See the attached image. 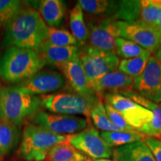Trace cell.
I'll return each instance as SVG.
<instances>
[{
  "instance_id": "1",
  "label": "cell",
  "mask_w": 161,
  "mask_h": 161,
  "mask_svg": "<svg viewBox=\"0 0 161 161\" xmlns=\"http://www.w3.org/2000/svg\"><path fill=\"white\" fill-rule=\"evenodd\" d=\"M48 31L49 27L38 11L31 8H21L7 24L2 46H14L37 52L47 39Z\"/></svg>"
},
{
  "instance_id": "2",
  "label": "cell",
  "mask_w": 161,
  "mask_h": 161,
  "mask_svg": "<svg viewBox=\"0 0 161 161\" xmlns=\"http://www.w3.org/2000/svg\"><path fill=\"white\" fill-rule=\"evenodd\" d=\"M45 66L39 54L32 49L13 46L0 55V76L10 83L23 82Z\"/></svg>"
},
{
  "instance_id": "3",
  "label": "cell",
  "mask_w": 161,
  "mask_h": 161,
  "mask_svg": "<svg viewBox=\"0 0 161 161\" xmlns=\"http://www.w3.org/2000/svg\"><path fill=\"white\" fill-rule=\"evenodd\" d=\"M41 105L40 98L17 86L0 87V120L19 126Z\"/></svg>"
},
{
  "instance_id": "4",
  "label": "cell",
  "mask_w": 161,
  "mask_h": 161,
  "mask_svg": "<svg viewBox=\"0 0 161 161\" xmlns=\"http://www.w3.org/2000/svg\"><path fill=\"white\" fill-rule=\"evenodd\" d=\"M69 136L55 134L37 125L27 124L24 128L18 154L26 161H43L52 148L69 140Z\"/></svg>"
},
{
  "instance_id": "5",
  "label": "cell",
  "mask_w": 161,
  "mask_h": 161,
  "mask_svg": "<svg viewBox=\"0 0 161 161\" xmlns=\"http://www.w3.org/2000/svg\"><path fill=\"white\" fill-rule=\"evenodd\" d=\"M41 105L53 114L83 115L90 117L92 109L102 100L97 94L80 95L77 92H61L41 96Z\"/></svg>"
},
{
  "instance_id": "6",
  "label": "cell",
  "mask_w": 161,
  "mask_h": 161,
  "mask_svg": "<svg viewBox=\"0 0 161 161\" xmlns=\"http://www.w3.org/2000/svg\"><path fill=\"white\" fill-rule=\"evenodd\" d=\"M79 59L90 84L118 69L119 60L116 53L95 49L90 46L79 51Z\"/></svg>"
},
{
  "instance_id": "7",
  "label": "cell",
  "mask_w": 161,
  "mask_h": 161,
  "mask_svg": "<svg viewBox=\"0 0 161 161\" xmlns=\"http://www.w3.org/2000/svg\"><path fill=\"white\" fill-rule=\"evenodd\" d=\"M33 121L37 125L64 136L79 133L85 130L88 125V120L81 116L49 114L44 111L35 113Z\"/></svg>"
},
{
  "instance_id": "8",
  "label": "cell",
  "mask_w": 161,
  "mask_h": 161,
  "mask_svg": "<svg viewBox=\"0 0 161 161\" xmlns=\"http://www.w3.org/2000/svg\"><path fill=\"white\" fill-rule=\"evenodd\" d=\"M120 37L131 40L149 53L157 52L161 45V35L154 27L140 21H117Z\"/></svg>"
},
{
  "instance_id": "9",
  "label": "cell",
  "mask_w": 161,
  "mask_h": 161,
  "mask_svg": "<svg viewBox=\"0 0 161 161\" xmlns=\"http://www.w3.org/2000/svg\"><path fill=\"white\" fill-rule=\"evenodd\" d=\"M134 91L155 103H161V63L150 56L144 71L134 78Z\"/></svg>"
},
{
  "instance_id": "10",
  "label": "cell",
  "mask_w": 161,
  "mask_h": 161,
  "mask_svg": "<svg viewBox=\"0 0 161 161\" xmlns=\"http://www.w3.org/2000/svg\"><path fill=\"white\" fill-rule=\"evenodd\" d=\"M69 141L78 151L95 160L107 159L112 156V148L106 143L96 128H86L77 134L69 135Z\"/></svg>"
},
{
  "instance_id": "11",
  "label": "cell",
  "mask_w": 161,
  "mask_h": 161,
  "mask_svg": "<svg viewBox=\"0 0 161 161\" xmlns=\"http://www.w3.org/2000/svg\"><path fill=\"white\" fill-rule=\"evenodd\" d=\"M65 85L66 79L61 73L55 70L43 69L16 86L23 91L36 96L56 92Z\"/></svg>"
},
{
  "instance_id": "12",
  "label": "cell",
  "mask_w": 161,
  "mask_h": 161,
  "mask_svg": "<svg viewBox=\"0 0 161 161\" xmlns=\"http://www.w3.org/2000/svg\"><path fill=\"white\" fill-rule=\"evenodd\" d=\"M89 33V46L102 51L115 53L116 40L120 37V29L115 18L102 19L92 26Z\"/></svg>"
},
{
  "instance_id": "13",
  "label": "cell",
  "mask_w": 161,
  "mask_h": 161,
  "mask_svg": "<svg viewBox=\"0 0 161 161\" xmlns=\"http://www.w3.org/2000/svg\"><path fill=\"white\" fill-rule=\"evenodd\" d=\"M134 78L116 70L104 75L90 84V88L101 98L102 94L120 93L122 91L132 90Z\"/></svg>"
},
{
  "instance_id": "14",
  "label": "cell",
  "mask_w": 161,
  "mask_h": 161,
  "mask_svg": "<svg viewBox=\"0 0 161 161\" xmlns=\"http://www.w3.org/2000/svg\"><path fill=\"white\" fill-rule=\"evenodd\" d=\"M71 87L80 95L96 94L90 86L89 80L80 63L79 56H76L60 68Z\"/></svg>"
},
{
  "instance_id": "15",
  "label": "cell",
  "mask_w": 161,
  "mask_h": 161,
  "mask_svg": "<svg viewBox=\"0 0 161 161\" xmlns=\"http://www.w3.org/2000/svg\"><path fill=\"white\" fill-rule=\"evenodd\" d=\"M46 64L58 68L67 64L79 55L77 46H56L50 45L45 41L37 52Z\"/></svg>"
},
{
  "instance_id": "16",
  "label": "cell",
  "mask_w": 161,
  "mask_h": 161,
  "mask_svg": "<svg viewBox=\"0 0 161 161\" xmlns=\"http://www.w3.org/2000/svg\"><path fill=\"white\" fill-rule=\"evenodd\" d=\"M112 155L116 161H157L143 141L114 148Z\"/></svg>"
},
{
  "instance_id": "17",
  "label": "cell",
  "mask_w": 161,
  "mask_h": 161,
  "mask_svg": "<svg viewBox=\"0 0 161 161\" xmlns=\"http://www.w3.org/2000/svg\"><path fill=\"white\" fill-rule=\"evenodd\" d=\"M64 4L60 0H42L38 6L40 17L51 27L58 26L64 17Z\"/></svg>"
},
{
  "instance_id": "18",
  "label": "cell",
  "mask_w": 161,
  "mask_h": 161,
  "mask_svg": "<svg viewBox=\"0 0 161 161\" xmlns=\"http://www.w3.org/2000/svg\"><path fill=\"white\" fill-rule=\"evenodd\" d=\"M20 132L15 125L0 120V158L8 154L17 146Z\"/></svg>"
},
{
  "instance_id": "19",
  "label": "cell",
  "mask_w": 161,
  "mask_h": 161,
  "mask_svg": "<svg viewBox=\"0 0 161 161\" xmlns=\"http://www.w3.org/2000/svg\"><path fill=\"white\" fill-rule=\"evenodd\" d=\"M49 161H86L87 158L70 143L69 140L55 145L47 156Z\"/></svg>"
},
{
  "instance_id": "20",
  "label": "cell",
  "mask_w": 161,
  "mask_h": 161,
  "mask_svg": "<svg viewBox=\"0 0 161 161\" xmlns=\"http://www.w3.org/2000/svg\"><path fill=\"white\" fill-rule=\"evenodd\" d=\"M69 27L72 35L78 43L84 45L89 38V31L84 22L83 10L78 3L75 4L69 14Z\"/></svg>"
},
{
  "instance_id": "21",
  "label": "cell",
  "mask_w": 161,
  "mask_h": 161,
  "mask_svg": "<svg viewBox=\"0 0 161 161\" xmlns=\"http://www.w3.org/2000/svg\"><path fill=\"white\" fill-rule=\"evenodd\" d=\"M100 135L111 148L143 141L146 137L137 131H102Z\"/></svg>"
},
{
  "instance_id": "22",
  "label": "cell",
  "mask_w": 161,
  "mask_h": 161,
  "mask_svg": "<svg viewBox=\"0 0 161 161\" xmlns=\"http://www.w3.org/2000/svg\"><path fill=\"white\" fill-rule=\"evenodd\" d=\"M140 8L139 21L154 28L160 15L161 0L140 1Z\"/></svg>"
},
{
  "instance_id": "23",
  "label": "cell",
  "mask_w": 161,
  "mask_h": 161,
  "mask_svg": "<svg viewBox=\"0 0 161 161\" xmlns=\"http://www.w3.org/2000/svg\"><path fill=\"white\" fill-rule=\"evenodd\" d=\"M115 52L116 55L123 59H131L140 56L152 55L134 42L121 37L116 40Z\"/></svg>"
},
{
  "instance_id": "24",
  "label": "cell",
  "mask_w": 161,
  "mask_h": 161,
  "mask_svg": "<svg viewBox=\"0 0 161 161\" xmlns=\"http://www.w3.org/2000/svg\"><path fill=\"white\" fill-rule=\"evenodd\" d=\"M90 117L96 128L103 131H126L115 125L110 120L106 113L104 104L102 100L99 101L95 108L92 109Z\"/></svg>"
},
{
  "instance_id": "25",
  "label": "cell",
  "mask_w": 161,
  "mask_h": 161,
  "mask_svg": "<svg viewBox=\"0 0 161 161\" xmlns=\"http://www.w3.org/2000/svg\"><path fill=\"white\" fill-rule=\"evenodd\" d=\"M140 13V1H119L116 4L114 18L124 22L139 21Z\"/></svg>"
},
{
  "instance_id": "26",
  "label": "cell",
  "mask_w": 161,
  "mask_h": 161,
  "mask_svg": "<svg viewBox=\"0 0 161 161\" xmlns=\"http://www.w3.org/2000/svg\"><path fill=\"white\" fill-rule=\"evenodd\" d=\"M150 56L143 55L131 59L120 60L118 68L119 71L123 72L124 74L133 78L138 77L144 71Z\"/></svg>"
},
{
  "instance_id": "27",
  "label": "cell",
  "mask_w": 161,
  "mask_h": 161,
  "mask_svg": "<svg viewBox=\"0 0 161 161\" xmlns=\"http://www.w3.org/2000/svg\"><path fill=\"white\" fill-rule=\"evenodd\" d=\"M46 43L56 46H76L77 40L70 32L64 29L49 27Z\"/></svg>"
},
{
  "instance_id": "28",
  "label": "cell",
  "mask_w": 161,
  "mask_h": 161,
  "mask_svg": "<svg viewBox=\"0 0 161 161\" xmlns=\"http://www.w3.org/2000/svg\"><path fill=\"white\" fill-rule=\"evenodd\" d=\"M119 94L125 96V97L128 98L134 102H135L136 104L151 110L161 120V108L158 103H155V102H152V101L148 99V98H146L132 90H124V91H122Z\"/></svg>"
},
{
  "instance_id": "29",
  "label": "cell",
  "mask_w": 161,
  "mask_h": 161,
  "mask_svg": "<svg viewBox=\"0 0 161 161\" xmlns=\"http://www.w3.org/2000/svg\"><path fill=\"white\" fill-rule=\"evenodd\" d=\"M21 9V2L17 0H0V25H6Z\"/></svg>"
},
{
  "instance_id": "30",
  "label": "cell",
  "mask_w": 161,
  "mask_h": 161,
  "mask_svg": "<svg viewBox=\"0 0 161 161\" xmlns=\"http://www.w3.org/2000/svg\"><path fill=\"white\" fill-rule=\"evenodd\" d=\"M83 11L90 14H101L109 9L111 2L107 0H79L78 2Z\"/></svg>"
},
{
  "instance_id": "31",
  "label": "cell",
  "mask_w": 161,
  "mask_h": 161,
  "mask_svg": "<svg viewBox=\"0 0 161 161\" xmlns=\"http://www.w3.org/2000/svg\"><path fill=\"white\" fill-rule=\"evenodd\" d=\"M104 108H105V110L107 114H108V118L110 119V120L114 123L115 125H116L119 128H122L126 131H136L131 126H130L126 122V121L125 120L122 114L119 112H118L117 110H116L114 108H113L111 106L109 105L108 103L104 102Z\"/></svg>"
},
{
  "instance_id": "32",
  "label": "cell",
  "mask_w": 161,
  "mask_h": 161,
  "mask_svg": "<svg viewBox=\"0 0 161 161\" xmlns=\"http://www.w3.org/2000/svg\"><path fill=\"white\" fill-rule=\"evenodd\" d=\"M143 142L152 152L157 161H161V140L157 138L146 136Z\"/></svg>"
},
{
  "instance_id": "33",
  "label": "cell",
  "mask_w": 161,
  "mask_h": 161,
  "mask_svg": "<svg viewBox=\"0 0 161 161\" xmlns=\"http://www.w3.org/2000/svg\"><path fill=\"white\" fill-rule=\"evenodd\" d=\"M154 29H155L157 31H158L159 33L161 35V11H160V17H159V19H158V23H157V24H156V25L154 26Z\"/></svg>"
},
{
  "instance_id": "34",
  "label": "cell",
  "mask_w": 161,
  "mask_h": 161,
  "mask_svg": "<svg viewBox=\"0 0 161 161\" xmlns=\"http://www.w3.org/2000/svg\"><path fill=\"white\" fill-rule=\"evenodd\" d=\"M155 57L157 58V59H158L159 61H160L161 63V45H160V47H159L158 51H157V52H156Z\"/></svg>"
},
{
  "instance_id": "35",
  "label": "cell",
  "mask_w": 161,
  "mask_h": 161,
  "mask_svg": "<svg viewBox=\"0 0 161 161\" xmlns=\"http://www.w3.org/2000/svg\"><path fill=\"white\" fill-rule=\"evenodd\" d=\"M95 161H116V160H110L108 159H98V160H95Z\"/></svg>"
},
{
  "instance_id": "36",
  "label": "cell",
  "mask_w": 161,
  "mask_h": 161,
  "mask_svg": "<svg viewBox=\"0 0 161 161\" xmlns=\"http://www.w3.org/2000/svg\"><path fill=\"white\" fill-rule=\"evenodd\" d=\"M86 161H95V160H90V159H89V158H87V160H86Z\"/></svg>"
},
{
  "instance_id": "37",
  "label": "cell",
  "mask_w": 161,
  "mask_h": 161,
  "mask_svg": "<svg viewBox=\"0 0 161 161\" xmlns=\"http://www.w3.org/2000/svg\"><path fill=\"white\" fill-rule=\"evenodd\" d=\"M158 104H159V106H160V108H161V103H159Z\"/></svg>"
},
{
  "instance_id": "38",
  "label": "cell",
  "mask_w": 161,
  "mask_h": 161,
  "mask_svg": "<svg viewBox=\"0 0 161 161\" xmlns=\"http://www.w3.org/2000/svg\"><path fill=\"white\" fill-rule=\"evenodd\" d=\"M44 161H49V160H44Z\"/></svg>"
}]
</instances>
